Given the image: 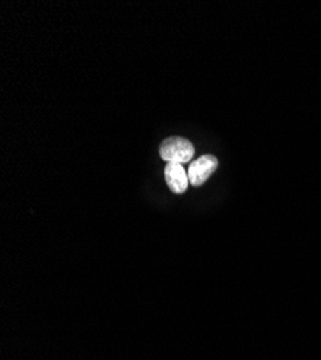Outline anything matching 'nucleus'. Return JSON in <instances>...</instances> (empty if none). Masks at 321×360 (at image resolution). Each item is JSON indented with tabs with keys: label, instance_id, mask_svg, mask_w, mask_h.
Wrapping results in <instances>:
<instances>
[{
	"label": "nucleus",
	"instance_id": "f257e3e1",
	"mask_svg": "<svg viewBox=\"0 0 321 360\" xmlns=\"http://www.w3.org/2000/svg\"><path fill=\"white\" fill-rule=\"evenodd\" d=\"M195 147L183 137H169L160 146V156L167 163L185 165L193 159Z\"/></svg>",
	"mask_w": 321,
	"mask_h": 360
},
{
	"label": "nucleus",
	"instance_id": "f03ea898",
	"mask_svg": "<svg viewBox=\"0 0 321 360\" xmlns=\"http://www.w3.org/2000/svg\"><path fill=\"white\" fill-rule=\"evenodd\" d=\"M218 165H219L218 159L212 155H205L199 158L189 167V173H188L189 184L195 188L202 186L218 169Z\"/></svg>",
	"mask_w": 321,
	"mask_h": 360
},
{
	"label": "nucleus",
	"instance_id": "7ed1b4c3",
	"mask_svg": "<svg viewBox=\"0 0 321 360\" xmlns=\"http://www.w3.org/2000/svg\"><path fill=\"white\" fill-rule=\"evenodd\" d=\"M164 179L173 193H185L189 185V177L179 163H167L164 167Z\"/></svg>",
	"mask_w": 321,
	"mask_h": 360
}]
</instances>
